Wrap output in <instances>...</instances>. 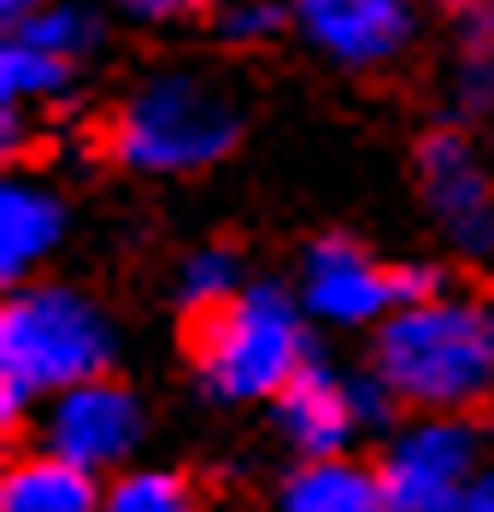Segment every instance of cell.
Masks as SVG:
<instances>
[{
  "instance_id": "1",
  "label": "cell",
  "mask_w": 494,
  "mask_h": 512,
  "mask_svg": "<svg viewBox=\"0 0 494 512\" xmlns=\"http://www.w3.org/2000/svg\"><path fill=\"white\" fill-rule=\"evenodd\" d=\"M371 371L389 383L400 407L418 412H465L494 383V318L459 295H436L400 307L377 330Z\"/></svg>"
},
{
  "instance_id": "2",
  "label": "cell",
  "mask_w": 494,
  "mask_h": 512,
  "mask_svg": "<svg viewBox=\"0 0 494 512\" xmlns=\"http://www.w3.org/2000/svg\"><path fill=\"white\" fill-rule=\"evenodd\" d=\"M112 365V324L77 289L24 283L0 312V412L6 424L30 418L36 401L106 377Z\"/></svg>"
},
{
  "instance_id": "3",
  "label": "cell",
  "mask_w": 494,
  "mask_h": 512,
  "mask_svg": "<svg viewBox=\"0 0 494 512\" xmlns=\"http://www.w3.org/2000/svg\"><path fill=\"white\" fill-rule=\"evenodd\" d=\"M195 371L218 401H277L312 359L306 307L277 283H247L236 301L195 318Z\"/></svg>"
},
{
  "instance_id": "4",
  "label": "cell",
  "mask_w": 494,
  "mask_h": 512,
  "mask_svg": "<svg viewBox=\"0 0 494 512\" xmlns=\"http://www.w3.org/2000/svg\"><path fill=\"white\" fill-rule=\"evenodd\" d=\"M236 136H242V118L218 83H206L195 71H159L112 112L106 148L130 171L177 177V171H200L224 159L236 148Z\"/></svg>"
},
{
  "instance_id": "5",
  "label": "cell",
  "mask_w": 494,
  "mask_h": 512,
  "mask_svg": "<svg viewBox=\"0 0 494 512\" xmlns=\"http://www.w3.org/2000/svg\"><path fill=\"white\" fill-rule=\"evenodd\" d=\"M383 495L389 512H459L477 471V430L459 412H424L383 448Z\"/></svg>"
},
{
  "instance_id": "6",
  "label": "cell",
  "mask_w": 494,
  "mask_h": 512,
  "mask_svg": "<svg viewBox=\"0 0 494 512\" xmlns=\"http://www.w3.org/2000/svg\"><path fill=\"white\" fill-rule=\"evenodd\" d=\"M389 407H395V395L377 371L342 377L312 354L306 371L277 395V430L300 460H336V454H347V442L359 430L389 424Z\"/></svg>"
},
{
  "instance_id": "7",
  "label": "cell",
  "mask_w": 494,
  "mask_h": 512,
  "mask_svg": "<svg viewBox=\"0 0 494 512\" xmlns=\"http://www.w3.org/2000/svg\"><path fill=\"white\" fill-rule=\"evenodd\" d=\"M136 442H142V407L118 377H89L42 401V454H59L83 471H106L130 460Z\"/></svg>"
},
{
  "instance_id": "8",
  "label": "cell",
  "mask_w": 494,
  "mask_h": 512,
  "mask_svg": "<svg viewBox=\"0 0 494 512\" xmlns=\"http://www.w3.org/2000/svg\"><path fill=\"white\" fill-rule=\"evenodd\" d=\"M418 189L459 254H494V183L459 130H430L418 142Z\"/></svg>"
},
{
  "instance_id": "9",
  "label": "cell",
  "mask_w": 494,
  "mask_h": 512,
  "mask_svg": "<svg viewBox=\"0 0 494 512\" xmlns=\"http://www.w3.org/2000/svg\"><path fill=\"white\" fill-rule=\"evenodd\" d=\"M295 30L342 71H383L412 48V0H289Z\"/></svg>"
},
{
  "instance_id": "10",
  "label": "cell",
  "mask_w": 494,
  "mask_h": 512,
  "mask_svg": "<svg viewBox=\"0 0 494 512\" xmlns=\"http://www.w3.org/2000/svg\"><path fill=\"white\" fill-rule=\"evenodd\" d=\"M300 307L318 324H336V330H353V324H383L395 301V265H377L359 242L347 236H324L312 242L306 259H300Z\"/></svg>"
},
{
  "instance_id": "11",
  "label": "cell",
  "mask_w": 494,
  "mask_h": 512,
  "mask_svg": "<svg viewBox=\"0 0 494 512\" xmlns=\"http://www.w3.org/2000/svg\"><path fill=\"white\" fill-rule=\"evenodd\" d=\"M277 512H389L377 465L336 460H306L289 471V483L277 489Z\"/></svg>"
},
{
  "instance_id": "12",
  "label": "cell",
  "mask_w": 494,
  "mask_h": 512,
  "mask_svg": "<svg viewBox=\"0 0 494 512\" xmlns=\"http://www.w3.org/2000/svg\"><path fill=\"white\" fill-rule=\"evenodd\" d=\"M59 230H65V206L53 201L42 183L12 177L0 189V271L6 277H30L53 254Z\"/></svg>"
},
{
  "instance_id": "13",
  "label": "cell",
  "mask_w": 494,
  "mask_h": 512,
  "mask_svg": "<svg viewBox=\"0 0 494 512\" xmlns=\"http://www.w3.org/2000/svg\"><path fill=\"white\" fill-rule=\"evenodd\" d=\"M0 512H100L95 471L59 460V454H24L6 471Z\"/></svg>"
},
{
  "instance_id": "14",
  "label": "cell",
  "mask_w": 494,
  "mask_h": 512,
  "mask_svg": "<svg viewBox=\"0 0 494 512\" xmlns=\"http://www.w3.org/2000/svg\"><path fill=\"white\" fill-rule=\"evenodd\" d=\"M453 106H459V118H471V124H494V6L459 18Z\"/></svg>"
},
{
  "instance_id": "15",
  "label": "cell",
  "mask_w": 494,
  "mask_h": 512,
  "mask_svg": "<svg viewBox=\"0 0 494 512\" xmlns=\"http://www.w3.org/2000/svg\"><path fill=\"white\" fill-rule=\"evenodd\" d=\"M71 71L77 59H59L48 48H30L18 36H6V53H0V95L6 106H42V101H59L71 89Z\"/></svg>"
},
{
  "instance_id": "16",
  "label": "cell",
  "mask_w": 494,
  "mask_h": 512,
  "mask_svg": "<svg viewBox=\"0 0 494 512\" xmlns=\"http://www.w3.org/2000/svg\"><path fill=\"white\" fill-rule=\"evenodd\" d=\"M247 283H242V259L230 254V248H195V254L183 259V277H177V301L206 318V312H218L224 301H236Z\"/></svg>"
},
{
  "instance_id": "17",
  "label": "cell",
  "mask_w": 494,
  "mask_h": 512,
  "mask_svg": "<svg viewBox=\"0 0 494 512\" xmlns=\"http://www.w3.org/2000/svg\"><path fill=\"white\" fill-rule=\"evenodd\" d=\"M12 36L30 42V48L59 53V59H83V53L95 48V12L77 6V0H48L42 12H30L24 24H12Z\"/></svg>"
},
{
  "instance_id": "18",
  "label": "cell",
  "mask_w": 494,
  "mask_h": 512,
  "mask_svg": "<svg viewBox=\"0 0 494 512\" xmlns=\"http://www.w3.org/2000/svg\"><path fill=\"white\" fill-rule=\"evenodd\" d=\"M100 512H195V489L177 471H124L100 495Z\"/></svg>"
},
{
  "instance_id": "19",
  "label": "cell",
  "mask_w": 494,
  "mask_h": 512,
  "mask_svg": "<svg viewBox=\"0 0 494 512\" xmlns=\"http://www.w3.org/2000/svg\"><path fill=\"white\" fill-rule=\"evenodd\" d=\"M212 12H218V36L236 42V48H259V42H271V36L283 30V18H289L283 0H218Z\"/></svg>"
},
{
  "instance_id": "20",
  "label": "cell",
  "mask_w": 494,
  "mask_h": 512,
  "mask_svg": "<svg viewBox=\"0 0 494 512\" xmlns=\"http://www.w3.org/2000/svg\"><path fill=\"white\" fill-rule=\"evenodd\" d=\"M436 295H447V283H442L436 265H418V259H412V265H395V301L400 307H418V301H436Z\"/></svg>"
},
{
  "instance_id": "21",
  "label": "cell",
  "mask_w": 494,
  "mask_h": 512,
  "mask_svg": "<svg viewBox=\"0 0 494 512\" xmlns=\"http://www.w3.org/2000/svg\"><path fill=\"white\" fill-rule=\"evenodd\" d=\"M124 18H142V24H165V18H189V12H206L218 0H112Z\"/></svg>"
},
{
  "instance_id": "22",
  "label": "cell",
  "mask_w": 494,
  "mask_h": 512,
  "mask_svg": "<svg viewBox=\"0 0 494 512\" xmlns=\"http://www.w3.org/2000/svg\"><path fill=\"white\" fill-rule=\"evenodd\" d=\"M459 512H494V471H483V477L471 483V495H465Z\"/></svg>"
},
{
  "instance_id": "23",
  "label": "cell",
  "mask_w": 494,
  "mask_h": 512,
  "mask_svg": "<svg viewBox=\"0 0 494 512\" xmlns=\"http://www.w3.org/2000/svg\"><path fill=\"white\" fill-rule=\"evenodd\" d=\"M42 6H48V0H0V18H6V24H24V18L42 12Z\"/></svg>"
},
{
  "instance_id": "24",
  "label": "cell",
  "mask_w": 494,
  "mask_h": 512,
  "mask_svg": "<svg viewBox=\"0 0 494 512\" xmlns=\"http://www.w3.org/2000/svg\"><path fill=\"white\" fill-rule=\"evenodd\" d=\"M430 6H447V12L465 18V12H483V6H494V0H430Z\"/></svg>"
},
{
  "instance_id": "25",
  "label": "cell",
  "mask_w": 494,
  "mask_h": 512,
  "mask_svg": "<svg viewBox=\"0 0 494 512\" xmlns=\"http://www.w3.org/2000/svg\"><path fill=\"white\" fill-rule=\"evenodd\" d=\"M489 318H494V312H489Z\"/></svg>"
}]
</instances>
